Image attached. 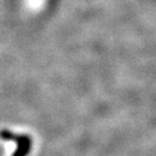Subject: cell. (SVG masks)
Wrapping results in <instances>:
<instances>
[{"label": "cell", "instance_id": "obj_1", "mask_svg": "<svg viewBox=\"0 0 156 156\" xmlns=\"http://www.w3.org/2000/svg\"><path fill=\"white\" fill-rule=\"evenodd\" d=\"M15 142L17 144V149L13 156H26L30 149V139L29 136H16Z\"/></svg>", "mask_w": 156, "mask_h": 156}, {"label": "cell", "instance_id": "obj_2", "mask_svg": "<svg viewBox=\"0 0 156 156\" xmlns=\"http://www.w3.org/2000/svg\"><path fill=\"white\" fill-rule=\"evenodd\" d=\"M15 137L11 132H7V131H2V139L4 140H15Z\"/></svg>", "mask_w": 156, "mask_h": 156}]
</instances>
